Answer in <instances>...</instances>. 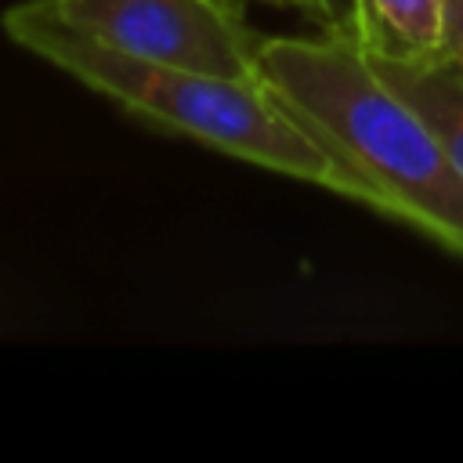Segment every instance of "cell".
<instances>
[{
  "label": "cell",
  "mask_w": 463,
  "mask_h": 463,
  "mask_svg": "<svg viewBox=\"0 0 463 463\" xmlns=\"http://www.w3.org/2000/svg\"><path fill=\"white\" fill-rule=\"evenodd\" d=\"M257 76L340 163L351 199L463 253V177L427 123L376 76L358 40L340 33L260 40Z\"/></svg>",
  "instance_id": "6da1fadb"
},
{
  "label": "cell",
  "mask_w": 463,
  "mask_h": 463,
  "mask_svg": "<svg viewBox=\"0 0 463 463\" xmlns=\"http://www.w3.org/2000/svg\"><path fill=\"white\" fill-rule=\"evenodd\" d=\"M4 29L25 51L47 58L51 65L76 76L83 87L119 101L123 109L148 116L152 123H163L275 174L347 195L340 163L268 94L260 76H213L119 54L61 22L47 0H25L4 11Z\"/></svg>",
  "instance_id": "7a4b0ae2"
},
{
  "label": "cell",
  "mask_w": 463,
  "mask_h": 463,
  "mask_svg": "<svg viewBox=\"0 0 463 463\" xmlns=\"http://www.w3.org/2000/svg\"><path fill=\"white\" fill-rule=\"evenodd\" d=\"M80 33L119 54L213 76L257 80V36L224 0H47Z\"/></svg>",
  "instance_id": "3957f363"
},
{
  "label": "cell",
  "mask_w": 463,
  "mask_h": 463,
  "mask_svg": "<svg viewBox=\"0 0 463 463\" xmlns=\"http://www.w3.org/2000/svg\"><path fill=\"white\" fill-rule=\"evenodd\" d=\"M365 58L376 76L427 123L463 177V58Z\"/></svg>",
  "instance_id": "277c9868"
},
{
  "label": "cell",
  "mask_w": 463,
  "mask_h": 463,
  "mask_svg": "<svg viewBox=\"0 0 463 463\" xmlns=\"http://www.w3.org/2000/svg\"><path fill=\"white\" fill-rule=\"evenodd\" d=\"M358 47L373 58L441 54V0H358Z\"/></svg>",
  "instance_id": "5b68a950"
},
{
  "label": "cell",
  "mask_w": 463,
  "mask_h": 463,
  "mask_svg": "<svg viewBox=\"0 0 463 463\" xmlns=\"http://www.w3.org/2000/svg\"><path fill=\"white\" fill-rule=\"evenodd\" d=\"M304 11L322 22L326 33L358 40V0H304Z\"/></svg>",
  "instance_id": "8992f818"
},
{
  "label": "cell",
  "mask_w": 463,
  "mask_h": 463,
  "mask_svg": "<svg viewBox=\"0 0 463 463\" xmlns=\"http://www.w3.org/2000/svg\"><path fill=\"white\" fill-rule=\"evenodd\" d=\"M441 54L463 58V0H441Z\"/></svg>",
  "instance_id": "52a82bcc"
},
{
  "label": "cell",
  "mask_w": 463,
  "mask_h": 463,
  "mask_svg": "<svg viewBox=\"0 0 463 463\" xmlns=\"http://www.w3.org/2000/svg\"><path fill=\"white\" fill-rule=\"evenodd\" d=\"M268 4H297V7H304V0H268Z\"/></svg>",
  "instance_id": "ba28073f"
},
{
  "label": "cell",
  "mask_w": 463,
  "mask_h": 463,
  "mask_svg": "<svg viewBox=\"0 0 463 463\" xmlns=\"http://www.w3.org/2000/svg\"><path fill=\"white\" fill-rule=\"evenodd\" d=\"M224 4H232V7H239V11H242V4H246V0H224Z\"/></svg>",
  "instance_id": "9c48e42d"
}]
</instances>
